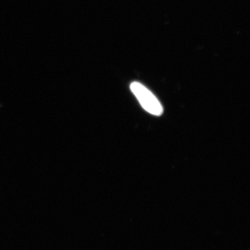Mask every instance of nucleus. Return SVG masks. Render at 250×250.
Returning a JSON list of instances; mask_svg holds the SVG:
<instances>
[{
    "instance_id": "1",
    "label": "nucleus",
    "mask_w": 250,
    "mask_h": 250,
    "mask_svg": "<svg viewBox=\"0 0 250 250\" xmlns=\"http://www.w3.org/2000/svg\"><path fill=\"white\" fill-rule=\"evenodd\" d=\"M130 88L146 111L154 116L162 115L164 109L161 103L146 86L139 82H133L130 85Z\"/></svg>"
}]
</instances>
